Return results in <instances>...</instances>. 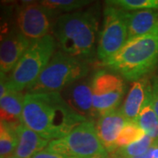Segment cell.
Instances as JSON below:
<instances>
[{
    "instance_id": "obj_1",
    "label": "cell",
    "mask_w": 158,
    "mask_h": 158,
    "mask_svg": "<svg viewBox=\"0 0 158 158\" xmlns=\"http://www.w3.org/2000/svg\"><path fill=\"white\" fill-rule=\"evenodd\" d=\"M86 120L69 106L61 92H32L24 96L22 123L48 141L63 138Z\"/></svg>"
},
{
    "instance_id": "obj_2",
    "label": "cell",
    "mask_w": 158,
    "mask_h": 158,
    "mask_svg": "<svg viewBox=\"0 0 158 158\" xmlns=\"http://www.w3.org/2000/svg\"><path fill=\"white\" fill-rule=\"evenodd\" d=\"M102 64L129 81H137L158 64V31L128 39L122 48Z\"/></svg>"
},
{
    "instance_id": "obj_3",
    "label": "cell",
    "mask_w": 158,
    "mask_h": 158,
    "mask_svg": "<svg viewBox=\"0 0 158 158\" xmlns=\"http://www.w3.org/2000/svg\"><path fill=\"white\" fill-rule=\"evenodd\" d=\"M98 19L93 11L62 14L57 19L55 34L63 53L85 60L94 54Z\"/></svg>"
},
{
    "instance_id": "obj_4",
    "label": "cell",
    "mask_w": 158,
    "mask_h": 158,
    "mask_svg": "<svg viewBox=\"0 0 158 158\" xmlns=\"http://www.w3.org/2000/svg\"><path fill=\"white\" fill-rule=\"evenodd\" d=\"M88 71L85 60L58 51L53 55L38 78L26 89V93L61 92L75 82L85 78Z\"/></svg>"
},
{
    "instance_id": "obj_5",
    "label": "cell",
    "mask_w": 158,
    "mask_h": 158,
    "mask_svg": "<svg viewBox=\"0 0 158 158\" xmlns=\"http://www.w3.org/2000/svg\"><path fill=\"white\" fill-rule=\"evenodd\" d=\"M56 40L48 34L33 40L7 78L11 92H21L38 78L55 54Z\"/></svg>"
},
{
    "instance_id": "obj_6",
    "label": "cell",
    "mask_w": 158,
    "mask_h": 158,
    "mask_svg": "<svg viewBox=\"0 0 158 158\" xmlns=\"http://www.w3.org/2000/svg\"><path fill=\"white\" fill-rule=\"evenodd\" d=\"M46 149L67 158H106L109 153L103 146L92 120L76 127L63 138L49 141Z\"/></svg>"
},
{
    "instance_id": "obj_7",
    "label": "cell",
    "mask_w": 158,
    "mask_h": 158,
    "mask_svg": "<svg viewBox=\"0 0 158 158\" xmlns=\"http://www.w3.org/2000/svg\"><path fill=\"white\" fill-rule=\"evenodd\" d=\"M128 40L126 11L107 5L98 45V56L102 62L114 56Z\"/></svg>"
},
{
    "instance_id": "obj_8",
    "label": "cell",
    "mask_w": 158,
    "mask_h": 158,
    "mask_svg": "<svg viewBox=\"0 0 158 158\" xmlns=\"http://www.w3.org/2000/svg\"><path fill=\"white\" fill-rule=\"evenodd\" d=\"M91 87L94 110L98 117L116 111L126 91L120 76L106 69H99L92 76Z\"/></svg>"
},
{
    "instance_id": "obj_9",
    "label": "cell",
    "mask_w": 158,
    "mask_h": 158,
    "mask_svg": "<svg viewBox=\"0 0 158 158\" xmlns=\"http://www.w3.org/2000/svg\"><path fill=\"white\" fill-rule=\"evenodd\" d=\"M50 14L40 4H26L19 9L17 24L21 34L33 41L48 35L50 28Z\"/></svg>"
},
{
    "instance_id": "obj_10",
    "label": "cell",
    "mask_w": 158,
    "mask_h": 158,
    "mask_svg": "<svg viewBox=\"0 0 158 158\" xmlns=\"http://www.w3.org/2000/svg\"><path fill=\"white\" fill-rule=\"evenodd\" d=\"M63 91V98L76 113L88 120L98 117L93 106L91 78L81 79L68 86Z\"/></svg>"
},
{
    "instance_id": "obj_11",
    "label": "cell",
    "mask_w": 158,
    "mask_h": 158,
    "mask_svg": "<svg viewBox=\"0 0 158 158\" xmlns=\"http://www.w3.org/2000/svg\"><path fill=\"white\" fill-rule=\"evenodd\" d=\"M31 42L19 31L9 32L0 44V70L6 74L12 70Z\"/></svg>"
},
{
    "instance_id": "obj_12",
    "label": "cell",
    "mask_w": 158,
    "mask_h": 158,
    "mask_svg": "<svg viewBox=\"0 0 158 158\" xmlns=\"http://www.w3.org/2000/svg\"><path fill=\"white\" fill-rule=\"evenodd\" d=\"M126 122L120 111L116 110L99 117L95 124L99 140L109 154L117 149V141Z\"/></svg>"
},
{
    "instance_id": "obj_13",
    "label": "cell",
    "mask_w": 158,
    "mask_h": 158,
    "mask_svg": "<svg viewBox=\"0 0 158 158\" xmlns=\"http://www.w3.org/2000/svg\"><path fill=\"white\" fill-rule=\"evenodd\" d=\"M150 90L151 84L146 78L133 82L119 110L127 121H136Z\"/></svg>"
},
{
    "instance_id": "obj_14",
    "label": "cell",
    "mask_w": 158,
    "mask_h": 158,
    "mask_svg": "<svg viewBox=\"0 0 158 158\" xmlns=\"http://www.w3.org/2000/svg\"><path fill=\"white\" fill-rule=\"evenodd\" d=\"M128 39L158 31V10L126 11Z\"/></svg>"
},
{
    "instance_id": "obj_15",
    "label": "cell",
    "mask_w": 158,
    "mask_h": 158,
    "mask_svg": "<svg viewBox=\"0 0 158 158\" xmlns=\"http://www.w3.org/2000/svg\"><path fill=\"white\" fill-rule=\"evenodd\" d=\"M16 135L18 145L13 156L17 157L32 158L35 154L44 150L49 143L23 123L17 127Z\"/></svg>"
},
{
    "instance_id": "obj_16",
    "label": "cell",
    "mask_w": 158,
    "mask_h": 158,
    "mask_svg": "<svg viewBox=\"0 0 158 158\" xmlns=\"http://www.w3.org/2000/svg\"><path fill=\"white\" fill-rule=\"evenodd\" d=\"M24 94L22 92H9L0 100V120L7 124L22 123Z\"/></svg>"
},
{
    "instance_id": "obj_17",
    "label": "cell",
    "mask_w": 158,
    "mask_h": 158,
    "mask_svg": "<svg viewBox=\"0 0 158 158\" xmlns=\"http://www.w3.org/2000/svg\"><path fill=\"white\" fill-rule=\"evenodd\" d=\"M135 122L145 133V135L149 136L154 141V145H158V117L152 107L151 90Z\"/></svg>"
},
{
    "instance_id": "obj_18",
    "label": "cell",
    "mask_w": 158,
    "mask_h": 158,
    "mask_svg": "<svg viewBox=\"0 0 158 158\" xmlns=\"http://www.w3.org/2000/svg\"><path fill=\"white\" fill-rule=\"evenodd\" d=\"M154 145V141L149 136L145 135L141 140L131 143L126 147L118 148L111 153L112 158H133L143 155Z\"/></svg>"
},
{
    "instance_id": "obj_19",
    "label": "cell",
    "mask_w": 158,
    "mask_h": 158,
    "mask_svg": "<svg viewBox=\"0 0 158 158\" xmlns=\"http://www.w3.org/2000/svg\"><path fill=\"white\" fill-rule=\"evenodd\" d=\"M89 3L90 1L87 0H44L40 2L50 16L61 12L69 13V11L80 9Z\"/></svg>"
},
{
    "instance_id": "obj_20",
    "label": "cell",
    "mask_w": 158,
    "mask_h": 158,
    "mask_svg": "<svg viewBox=\"0 0 158 158\" xmlns=\"http://www.w3.org/2000/svg\"><path fill=\"white\" fill-rule=\"evenodd\" d=\"M106 5L118 7L126 11L158 10V0H111Z\"/></svg>"
},
{
    "instance_id": "obj_21",
    "label": "cell",
    "mask_w": 158,
    "mask_h": 158,
    "mask_svg": "<svg viewBox=\"0 0 158 158\" xmlns=\"http://www.w3.org/2000/svg\"><path fill=\"white\" fill-rule=\"evenodd\" d=\"M146 135L135 121H127L117 141V148L126 147Z\"/></svg>"
},
{
    "instance_id": "obj_22",
    "label": "cell",
    "mask_w": 158,
    "mask_h": 158,
    "mask_svg": "<svg viewBox=\"0 0 158 158\" xmlns=\"http://www.w3.org/2000/svg\"><path fill=\"white\" fill-rule=\"evenodd\" d=\"M151 103L153 109L158 117V77H154L151 82Z\"/></svg>"
},
{
    "instance_id": "obj_23",
    "label": "cell",
    "mask_w": 158,
    "mask_h": 158,
    "mask_svg": "<svg viewBox=\"0 0 158 158\" xmlns=\"http://www.w3.org/2000/svg\"><path fill=\"white\" fill-rule=\"evenodd\" d=\"M32 158H67L65 157L64 156L60 155V154H57V153L52 152L49 151L48 149H44L40 152L35 154L34 156Z\"/></svg>"
},
{
    "instance_id": "obj_24",
    "label": "cell",
    "mask_w": 158,
    "mask_h": 158,
    "mask_svg": "<svg viewBox=\"0 0 158 158\" xmlns=\"http://www.w3.org/2000/svg\"><path fill=\"white\" fill-rule=\"evenodd\" d=\"M7 78L0 80V100L6 96V94L11 92V90L8 87V84H7Z\"/></svg>"
},
{
    "instance_id": "obj_25",
    "label": "cell",
    "mask_w": 158,
    "mask_h": 158,
    "mask_svg": "<svg viewBox=\"0 0 158 158\" xmlns=\"http://www.w3.org/2000/svg\"><path fill=\"white\" fill-rule=\"evenodd\" d=\"M149 151L151 154L152 158H158V145H153L149 148Z\"/></svg>"
},
{
    "instance_id": "obj_26",
    "label": "cell",
    "mask_w": 158,
    "mask_h": 158,
    "mask_svg": "<svg viewBox=\"0 0 158 158\" xmlns=\"http://www.w3.org/2000/svg\"><path fill=\"white\" fill-rule=\"evenodd\" d=\"M133 158H152V156H151L150 151L148 150V152H146L145 154H143V155H141V156H135V157Z\"/></svg>"
},
{
    "instance_id": "obj_27",
    "label": "cell",
    "mask_w": 158,
    "mask_h": 158,
    "mask_svg": "<svg viewBox=\"0 0 158 158\" xmlns=\"http://www.w3.org/2000/svg\"><path fill=\"white\" fill-rule=\"evenodd\" d=\"M8 77L7 76H6V73H4L2 70H0V80H4V79H6Z\"/></svg>"
},
{
    "instance_id": "obj_28",
    "label": "cell",
    "mask_w": 158,
    "mask_h": 158,
    "mask_svg": "<svg viewBox=\"0 0 158 158\" xmlns=\"http://www.w3.org/2000/svg\"><path fill=\"white\" fill-rule=\"evenodd\" d=\"M4 34H2V33H0V44H1V42H2V40H3V39H4Z\"/></svg>"
},
{
    "instance_id": "obj_29",
    "label": "cell",
    "mask_w": 158,
    "mask_h": 158,
    "mask_svg": "<svg viewBox=\"0 0 158 158\" xmlns=\"http://www.w3.org/2000/svg\"><path fill=\"white\" fill-rule=\"evenodd\" d=\"M8 158H19V157H17V156H10V157Z\"/></svg>"
},
{
    "instance_id": "obj_30",
    "label": "cell",
    "mask_w": 158,
    "mask_h": 158,
    "mask_svg": "<svg viewBox=\"0 0 158 158\" xmlns=\"http://www.w3.org/2000/svg\"><path fill=\"white\" fill-rule=\"evenodd\" d=\"M106 158H110V156H108V157H106Z\"/></svg>"
}]
</instances>
